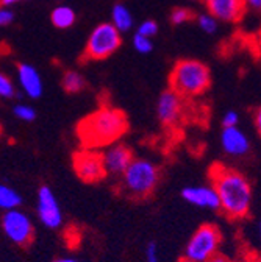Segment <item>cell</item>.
<instances>
[{
  "label": "cell",
  "instance_id": "8",
  "mask_svg": "<svg viewBox=\"0 0 261 262\" xmlns=\"http://www.w3.org/2000/svg\"><path fill=\"white\" fill-rule=\"evenodd\" d=\"M72 167L75 175L88 184L102 181L108 172L105 169L104 155L97 150L82 148L72 156Z\"/></svg>",
  "mask_w": 261,
  "mask_h": 262
},
{
  "label": "cell",
  "instance_id": "2",
  "mask_svg": "<svg viewBox=\"0 0 261 262\" xmlns=\"http://www.w3.org/2000/svg\"><path fill=\"white\" fill-rule=\"evenodd\" d=\"M128 129V120L124 111L102 106L86 116L77 126V136L83 148L101 150L119 141Z\"/></svg>",
  "mask_w": 261,
  "mask_h": 262
},
{
  "label": "cell",
  "instance_id": "13",
  "mask_svg": "<svg viewBox=\"0 0 261 262\" xmlns=\"http://www.w3.org/2000/svg\"><path fill=\"white\" fill-rule=\"evenodd\" d=\"M183 200L199 208L220 209V200L213 186H188L182 190Z\"/></svg>",
  "mask_w": 261,
  "mask_h": 262
},
{
  "label": "cell",
  "instance_id": "11",
  "mask_svg": "<svg viewBox=\"0 0 261 262\" xmlns=\"http://www.w3.org/2000/svg\"><path fill=\"white\" fill-rule=\"evenodd\" d=\"M102 155L108 175H122L135 159L133 151L125 144H119V142L107 147L102 151Z\"/></svg>",
  "mask_w": 261,
  "mask_h": 262
},
{
  "label": "cell",
  "instance_id": "7",
  "mask_svg": "<svg viewBox=\"0 0 261 262\" xmlns=\"http://www.w3.org/2000/svg\"><path fill=\"white\" fill-rule=\"evenodd\" d=\"M2 229L8 241L17 247H28L35 239V225L28 214L21 209L4 212Z\"/></svg>",
  "mask_w": 261,
  "mask_h": 262
},
{
  "label": "cell",
  "instance_id": "12",
  "mask_svg": "<svg viewBox=\"0 0 261 262\" xmlns=\"http://www.w3.org/2000/svg\"><path fill=\"white\" fill-rule=\"evenodd\" d=\"M210 14L222 22H238L246 13L244 0H204Z\"/></svg>",
  "mask_w": 261,
  "mask_h": 262
},
{
  "label": "cell",
  "instance_id": "33",
  "mask_svg": "<svg viewBox=\"0 0 261 262\" xmlns=\"http://www.w3.org/2000/svg\"><path fill=\"white\" fill-rule=\"evenodd\" d=\"M16 2H21V0H2V5L4 7H10V5H13Z\"/></svg>",
  "mask_w": 261,
  "mask_h": 262
},
{
  "label": "cell",
  "instance_id": "15",
  "mask_svg": "<svg viewBox=\"0 0 261 262\" xmlns=\"http://www.w3.org/2000/svg\"><path fill=\"white\" fill-rule=\"evenodd\" d=\"M17 80L22 92L30 98H39L43 95V80L39 72L31 64L21 62L17 64Z\"/></svg>",
  "mask_w": 261,
  "mask_h": 262
},
{
  "label": "cell",
  "instance_id": "22",
  "mask_svg": "<svg viewBox=\"0 0 261 262\" xmlns=\"http://www.w3.org/2000/svg\"><path fill=\"white\" fill-rule=\"evenodd\" d=\"M0 95H2L4 98H14L17 95V91H16L13 80L5 74L0 75Z\"/></svg>",
  "mask_w": 261,
  "mask_h": 262
},
{
  "label": "cell",
  "instance_id": "5",
  "mask_svg": "<svg viewBox=\"0 0 261 262\" xmlns=\"http://www.w3.org/2000/svg\"><path fill=\"white\" fill-rule=\"evenodd\" d=\"M222 234L214 223H204L194 231L185 247V260L188 262H208L219 250Z\"/></svg>",
  "mask_w": 261,
  "mask_h": 262
},
{
  "label": "cell",
  "instance_id": "3",
  "mask_svg": "<svg viewBox=\"0 0 261 262\" xmlns=\"http://www.w3.org/2000/svg\"><path fill=\"white\" fill-rule=\"evenodd\" d=\"M169 84L182 97H197L211 84L210 69L197 59H180L169 75Z\"/></svg>",
  "mask_w": 261,
  "mask_h": 262
},
{
  "label": "cell",
  "instance_id": "1",
  "mask_svg": "<svg viewBox=\"0 0 261 262\" xmlns=\"http://www.w3.org/2000/svg\"><path fill=\"white\" fill-rule=\"evenodd\" d=\"M211 186L216 189L222 212L232 220L246 219L252 206V186L238 170L213 164L210 169Z\"/></svg>",
  "mask_w": 261,
  "mask_h": 262
},
{
  "label": "cell",
  "instance_id": "19",
  "mask_svg": "<svg viewBox=\"0 0 261 262\" xmlns=\"http://www.w3.org/2000/svg\"><path fill=\"white\" fill-rule=\"evenodd\" d=\"M61 84H63V89L66 91V92L77 94V92L83 91V88H85V78L78 72H75V71H68L66 74L63 75Z\"/></svg>",
  "mask_w": 261,
  "mask_h": 262
},
{
  "label": "cell",
  "instance_id": "18",
  "mask_svg": "<svg viewBox=\"0 0 261 262\" xmlns=\"http://www.w3.org/2000/svg\"><path fill=\"white\" fill-rule=\"evenodd\" d=\"M24 203L22 195L14 190L13 187L2 184L0 186V208L4 211H13V209H19V206Z\"/></svg>",
  "mask_w": 261,
  "mask_h": 262
},
{
  "label": "cell",
  "instance_id": "28",
  "mask_svg": "<svg viewBox=\"0 0 261 262\" xmlns=\"http://www.w3.org/2000/svg\"><path fill=\"white\" fill-rule=\"evenodd\" d=\"M146 262H159L158 259V250L153 242L147 244L146 247Z\"/></svg>",
  "mask_w": 261,
  "mask_h": 262
},
{
  "label": "cell",
  "instance_id": "35",
  "mask_svg": "<svg viewBox=\"0 0 261 262\" xmlns=\"http://www.w3.org/2000/svg\"><path fill=\"white\" fill-rule=\"evenodd\" d=\"M192 2H197V0H192Z\"/></svg>",
  "mask_w": 261,
  "mask_h": 262
},
{
  "label": "cell",
  "instance_id": "25",
  "mask_svg": "<svg viewBox=\"0 0 261 262\" xmlns=\"http://www.w3.org/2000/svg\"><path fill=\"white\" fill-rule=\"evenodd\" d=\"M136 33H139V35H143V36H147V38H153L158 33V24L155 20H150V19L144 20L139 24Z\"/></svg>",
  "mask_w": 261,
  "mask_h": 262
},
{
  "label": "cell",
  "instance_id": "21",
  "mask_svg": "<svg viewBox=\"0 0 261 262\" xmlns=\"http://www.w3.org/2000/svg\"><path fill=\"white\" fill-rule=\"evenodd\" d=\"M197 25L200 27L202 31L208 33V35H213V33H216V30H217V19L210 13L200 14V16H197Z\"/></svg>",
  "mask_w": 261,
  "mask_h": 262
},
{
  "label": "cell",
  "instance_id": "29",
  "mask_svg": "<svg viewBox=\"0 0 261 262\" xmlns=\"http://www.w3.org/2000/svg\"><path fill=\"white\" fill-rule=\"evenodd\" d=\"M208 262H233V259L232 257H228L227 254H224V253H216L214 256H211L210 259H208Z\"/></svg>",
  "mask_w": 261,
  "mask_h": 262
},
{
  "label": "cell",
  "instance_id": "10",
  "mask_svg": "<svg viewBox=\"0 0 261 262\" xmlns=\"http://www.w3.org/2000/svg\"><path fill=\"white\" fill-rule=\"evenodd\" d=\"M182 95H178L175 91L169 89L165 91L156 102V116L161 120L163 125L166 126H172L175 125L180 117H182V111H183V102H182Z\"/></svg>",
  "mask_w": 261,
  "mask_h": 262
},
{
  "label": "cell",
  "instance_id": "4",
  "mask_svg": "<svg viewBox=\"0 0 261 262\" xmlns=\"http://www.w3.org/2000/svg\"><path fill=\"white\" fill-rule=\"evenodd\" d=\"M159 181V170L144 158H135L128 169L121 175V190L130 199L143 200L155 190Z\"/></svg>",
  "mask_w": 261,
  "mask_h": 262
},
{
  "label": "cell",
  "instance_id": "34",
  "mask_svg": "<svg viewBox=\"0 0 261 262\" xmlns=\"http://www.w3.org/2000/svg\"><path fill=\"white\" fill-rule=\"evenodd\" d=\"M258 233H259V237H261V222H259V226H258Z\"/></svg>",
  "mask_w": 261,
  "mask_h": 262
},
{
  "label": "cell",
  "instance_id": "23",
  "mask_svg": "<svg viewBox=\"0 0 261 262\" xmlns=\"http://www.w3.org/2000/svg\"><path fill=\"white\" fill-rule=\"evenodd\" d=\"M133 47L138 53L141 55H147L153 50V44H152V38H147V36H143L139 33L133 36Z\"/></svg>",
  "mask_w": 261,
  "mask_h": 262
},
{
  "label": "cell",
  "instance_id": "31",
  "mask_svg": "<svg viewBox=\"0 0 261 262\" xmlns=\"http://www.w3.org/2000/svg\"><path fill=\"white\" fill-rule=\"evenodd\" d=\"M253 120H255V126H256L258 135L261 136V106L256 108V111H255V114H253Z\"/></svg>",
  "mask_w": 261,
  "mask_h": 262
},
{
  "label": "cell",
  "instance_id": "20",
  "mask_svg": "<svg viewBox=\"0 0 261 262\" xmlns=\"http://www.w3.org/2000/svg\"><path fill=\"white\" fill-rule=\"evenodd\" d=\"M13 114H14L19 120H24V122H33V120L36 119V111H35V108H31V106L27 105V103H17V105H14Z\"/></svg>",
  "mask_w": 261,
  "mask_h": 262
},
{
  "label": "cell",
  "instance_id": "26",
  "mask_svg": "<svg viewBox=\"0 0 261 262\" xmlns=\"http://www.w3.org/2000/svg\"><path fill=\"white\" fill-rule=\"evenodd\" d=\"M239 122V114L233 110L227 111L222 117V126L224 128H232V126H238Z\"/></svg>",
  "mask_w": 261,
  "mask_h": 262
},
{
  "label": "cell",
  "instance_id": "14",
  "mask_svg": "<svg viewBox=\"0 0 261 262\" xmlns=\"http://www.w3.org/2000/svg\"><path fill=\"white\" fill-rule=\"evenodd\" d=\"M220 145L222 150L233 158H239L249 153L250 150V141L246 136V133L243 129H239L238 126H232V128H224L220 133Z\"/></svg>",
  "mask_w": 261,
  "mask_h": 262
},
{
  "label": "cell",
  "instance_id": "27",
  "mask_svg": "<svg viewBox=\"0 0 261 262\" xmlns=\"http://www.w3.org/2000/svg\"><path fill=\"white\" fill-rule=\"evenodd\" d=\"M13 20H14V13L10 8L4 7L2 10H0V25H4V27L11 25Z\"/></svg>",
  "mask_w": 261,
  "mask_h": 262
},
{
  "label": "cell",
  "instance_id": "32",
  "mask_svg": "<svg viewBox=\"0 0 261 262\" xmlns=\"http://www.w3.org/2000/svg\"><path fill=\"white\" fill-rule=\"evenodd\" d=\"M53 262H82V260H78V259H75V257H58V259H55Z\"/></svg>",
  "mask_w": 261,
  "mask_h": 262
},
{
  "label": "cell",
  "instance_id": "9",
  "mask_svg": "<svg viewBox=\"0 0 261 262\" xmlns=\"http://www.w3.org/2000/svg\"><path fill=\"white\" fill-rule=\"evenodd\" d=\"M38 219L49 229H58L63 225V212L53 190L49 186H43L38 190Z\"/></svg>",
  "mask_w": 261,
  "mask_h": 262
},
{
  "label": "cell",
  "instance_id": "30",
  "mask_svg": "<svg viewBox=\"0 0 261 262\" xmlns=\"http://www.w3.org/2000/svg\"><path fill=\"white\" fill-rule=\"evenodd\" d=\"M246 8L252 11H261V0H244Z\"/></svg>",
  "mask_w": 261,
  "mask_h": 262
},
{
  "label": "cell",
  "instance_id": "17",
  "mask_svg": "<svg viewBox=\"0 0 261 262\" xmlns=\"http://www.w3.org/2000/svg\"><path fill=\"white\" fill-rule=\"evenodd\" d=\"M50 19H52V24L59 30L69 28L75 24V11L68 5H59L52 11Z\"/></svg>",
  "mask_w": 261,
  "mask_h": 262
},
{
  "label": "cell",
  "instance_id": "6",
  "mask_svg": "<svg viewBox=\"0 0 261 262\" xmlns=\"http://www.w3.org/2000/svg\"><path fill=\"white\" fill-rule=\"evenodd\" d=\"M122 44L121 31L110 22L97 25L88 38L85 47L86 59H105L111 56Z\"/></svg>",
  "mask_w": 261,
  "mask_h": 262
},
{
  "label": "cell",
  "instance_id": "16",
  "mask_svg": "<svg viewBox=\"0 0 261 262\" xmlns=\"http://www.w3.org/2000/svg\"><path fill=\"white\" fill-rule=\"evenodd\" d=\"M111 24L121 31L125 33L133 27V16L124 4H116L111 11Z\"/></svg>",
  "mask_w": 261,
  "mask_h": 262
},
{
  "label": "cell",
  "instance_id": "24",
  "mask_svg": "<svg viewBox=\"0 0 261 262\" xmlns=\"http://www.w3.org/2000/svg\"><path fill=\"white\" fill-rule=\"evenodd\" d=\"M192 19V13L188 8H175L171 13V20L175 25H182L185 22H189Z\"/></svg>",
  "mask_w": 261,
  "mask_h": 262
}]
</instances>
